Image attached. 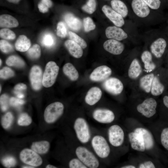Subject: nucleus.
<instances>
[{"instance_id":"f257e3e1","label":"nucleus","mask_w":168,"mask_h":168,"mask_svg":"<svg viewBox=\"0 0 168 168\" xmlns=\"http://www.w3.org/2000/svg\"><path fill=\"white\" fill-rule=\"evenodd\" d=\"M74 129L78 140L82 143H87L91 137L90 129L86 120L82 117L76 119L73 125Z\"/></svg>"},{"instance_id":"f03ea898","label":"nucleus","mask_w":168,"mask_h":168,"mask_svg":"<svg viewBox=\"0 0 168 168\" xmlns=\"http://www.w3.org/2000/svg\"><path fill=\"white\" fill-rule=\"evenodd\" d=\"M78 158L87 168H97L99 166V161L95 155L86 147L79 146L75 151Z\"/></svg>"},{"instance_id":"7ed1b4c3","label":"nucleus","mask_w":168,"mask_h":168,"mask_svg":"<svg viewBox=\"0 0 168 168\" xmlns=\"http://www.w3.org/2000/svg\"><path fill=\"white\" fill-rule=\"evenodd\" d=\"M64 110L63 104L60 102L50 104L44 111V118L45 122L48 124L54 123L62 115Z\"/></svg>"},{"instance_id":"20e7f679","label":"nucleus","mask_w":168,"mask_h":168,"mask_svg":"<svg viewBox=\"0 0 168 168\" xmlns=\"http://www.w3.org/2000/svg\"><path fill=\"white\" fill-rule=\"evenodd\" d=\"M92 147L96 155L100 158L108 157L110 152V146L105 138L100 135L93 137L91 140Z\"/></svg>"},{"instance_id":"39448f33","label":"nucleus","mask_w":168,"mask_h":168,"mask_svg":"<svg viewBox=\"0 0 168 168\" xmlns=\"http://www.w3.org/2000/svg\"><path fill=\"white\" fill-rule=\"evenodd\" d=\"M58 66L54 62H48L43 75V85L46 87L52 86L54 83L58 74Z\"/></svg>"},{"instance_id":"423d86ee","label":"nucleus","mask_w":168,"mask_h":168,"mask_svg":"<svg viewBox=\"0 0 168 168\" xmlns=\"http://www.w3.org/2000/svg\"><path fill=\"white\" fill-rule=\"evenodd\" d=\"M19 158L24 164L35 167L40 166L43 162L39 154L31 149L26 148L22 150L20 153Z\"/></svg>"},{"instance_id":"0eeeda50","label":"nucleus","mask_w":168,"mask_h":168,"mask_svg":"<svg viewBox=\"0 0 168 168\" xmlns=\"http://www.w3.org/2000/svg\"><path fill=\"white\" fill-rule=\"evenodd\" d=\"M108 140L110 143L113 146L118 147L123 143L124 134L122 128L119 125L111 126L108 130Z\"/></svg>"},{"instance_id":"6e6552de","label":"nucleus","mask_w":168,"mask_h":168,"mask_svg":"<svg viewBox=\"0 0 168 168\" xmlns=\"http://www.w3.org/2000/svg\"><path fill=\"white\" fill-rule=\"evenodd\" d=\"M157 103L156 100L152 98L146 99L141 103L138 105L137 109L138 112L145 117L150 118L156 112Z\"/></svg>"},{"instance_id":"1a4fd4ad","label":"nucleus","mask_w":168,"mask_h":168,"mask_svg":"<svg viewBox=\"0 0 168 168\" xmlns=\"http://www.w3.org/2000/svg\"><path fill=\"white\" fill-rule=\"evenodd\" d=\"M103 86L107 92L115 95L120 94L124 89V86L121 81L114 77L105 80L103 84Z\"/></svg>"},{"instance_id":"9d476101","label":"nucleus","mask_w":168,"mask_h":168,"mask_svg":"<svg viewBox=\"0 0 168 168\" xmlns=\"http://www.w3.org/2000/svg\"><path fill=\"white\" fill-rule=\"evenodd\" d=\"M92 117L96 121L102 124H109L114 120L115 116L111 110L105 109H98L92 113Z\"/></svg>"},{"instance_id":"9b49d317","label":"nucleus","mask_w":168,"mask_h":168,"mask_svg":"<svg viewBox=\"0 0 168 168\" xmlns=\"http://www.w3.org/2000/svg\"><path fill=\"white\" fill-rule=\"evenodd\" d=\"M42 71L38 66L35 65L31 68L30 79L32 88L35 90L40 89L43 85Z\"/></svg>"},{"instance_id":"f8f14e48","label":"nucleus","mask_w":168,"mask_h":168,"mask_svg":"<svg viewBox=\"0 0 168 168\" xmlns=\"http://www.w3.org/2000/svg\"><path fill=\"white\" fill-rule=\"evenodd\" d=\"M111 73V69L109 67L106 65L101 66L94 70L90 75V78L94 82H101L107 79Z\"/></svg>"},{"instance_id":"ddd939ff","label":"nucleus","mask_w":168,"mask_h":168,"mask_svg":"<svg viewBox=\"0 0 168 168\" xmlns=\"http://www.w3.org/2000/svg\"><path fill=\"white\" fill-rule=\"evenodd\" d=\"M102 11L106 16L117 27H121L124 24L123 17L107 5H104Z\"/></svg>"},{"instance_id":"4468645a","label":"nucleus","mask_w":168,"mask_h":168,"mask_svg":"<svg viewBox=\"0 0 168 168\" xmlns=\"http://www.w3.org/2000/svg\"><path fill=\"white\" fill-rule=\"evenodd\" d=\"M128 137L131 146L133 149L141 152L145 151L144 139L141 133L135 132H131L128 134Z\"/></svg>"},{"instance_id":"2eb2a0df","label":"nucleus","mask_w":168,"mask_h":168,"mask_svg":"<svg viewBox=\"0 0 168 168\" xmlns=\"http://www.w3.org/2000/svg\"><path fill=\"white\" fill-rule=\"evenodd\" d=\"M104 49L110 53L114 55L121 54L124 49V45L118 40L114 39L108 40L103 44Z\"/></svg>"},{"instance_id":"dca6fc26","label":"nucleus","mask_w":168,"mask_h":168,"mask_svg":"<svg viewBox=\"0 0 168 168\" xmlns=\"http://www.w3.org/2000/svg\"><path fill=\"white\" fill-rule=\"evenodd\" d=\"M131 5L133 12L140 17H145L150 13L148 6L143 0H133Z\"/></svg>"},{"instance_id":"f3484780","label":"nucleus","mask_w":168,"mask_h":168,"mask_svg":"<svg viewBox=\"0 0 168 168\" xmlns=\"http://www.w3.org/2000/svg\"><path fill=\"white\" fill-rule=\"evenodd\" d=\"M105 33L107 38L118 41L125 39L128 36L127 34L122 29L114 26L107 27Z\"/></svg>"},{"instance_id":"a211bd4d","label":"nucleus","mask_w":168,"mask_h":168,"mask_svg":"<svg viewBox=\"0 0 168 168\" xmlns=\"http://www.w3.org/2000/svg\"><path fill=\"white\" fill-rule=\"evenodd\" d=\"M166 46V43L165 39L159 38L155 40L150 46L152 53L155 57L159 58L163 54Z\"/></svg>"},{"instance_id":"6ab92c4d","label":"nucleus","mask_w":168,"mask_h":168,"mask_svg":"<svg viewBox=\"0 0 168 168\" xmlns=\"http://www.w3.org/2000/svg\"><path fill=\"white\" fill-rule=\"evenodd\" d=\"M102 92L97 87H93L88 91L85 97L86 103L90 105H93L96 103L101 99Z\"/></svg>"},{"instance_id":"aec40b11","label":"nucleus","mask_w":168,"mask_h":168,"mask_svg":"<svg viewBox=\"0 0 168 168\" xmlns=\"http://www.w3.org/2000/svg\"><path fill=\"white\" fill-rule=\"evenodd\" d=\"M64 45L69 52L73 57L79 58L82 55V48L77 43L71 40L65 41Z\"/></svg>"},{"instance_id":"412c9836","label":"nucleus","mask_w":168,"mask_h":168,"mask_svg":"<svg viewBox=\"0 0 168 168\" xmlns=\"http://www.w3.org/2000/svg\"><path fill=\"white\" fill-rule=\"evenodd\" d=\"M134 132L141 134L143 138L145 149L149 150L152 149L154 145V140L151 133L147 130L142 128H136Z\"/></svg>"},{"instance_id":"4be33fe9","label":"nucleus","mask_w":168,"mask_h":168,"mask_svg":"<svg viewBox=\"0 0 168 168\" xmlns=\"http://www.w3.org/2000/svg\"><path fill=\"white\" fill-rule=\"evenodd\" d=\"M50 146V143L49 141L41 140L33 142L30 148L39 154H44L49 152Z\"/></svg>"},{"instance_id":"5701e85b","label":"nucleus","mask_w":168,"mask_h":168,"mask_svg":"<svg viewBox=\"0 0 168 168\" xmlns=\"http://www.w3.org/2000/svg\"><path fill=\"white\" fill-rule=\"evenodd\" d=\"M64 18L68 26L72 30L78 31L81 29L82 26L81 21L72 14L70 13L66 14Z\"/></svg>"},{"instance_id":"b1692460","label":"nucleus","mask_w":168,"mask_h":168,"mask_svg":"<svg viewBox=\"0 0 168 168\" xmlns=\"http://www.w3.org/2000/svg\"><path fill=\"white\" fill-rule=\"evenodd\" d=\"M19 23L17 19L9 15L4 14L0 16L1 27L13 28L17 27Z\"/></svg>"},{"instance_id":"393cba45","label":"nucleus","mask_w":168,"mask_h":168,"mask_svg":"<svg viewBox=\"0 0 168 168\" xmlns=\"http://www.w3.org/2000/svg\"><path fill=\"white\" fill-rule=\"evenodd\" d=\"M142 72V68L138 60L136 58L134 59L131 62L128 68V77L131 79H136L140 76Z\"/></svg>"},{"instance_id":"a878e982","label":"nucleus","mask_w":168,"mask_h":168,"mask_svg":"<svg viewBox=\"0 0 168 168\" xmlns=\"http://www.w3.org/2000/svg\"><path fill=\"white\" fill-rule=\"evenodd\" d=\"M30 40L24 35H20L15 44L16 49L21 52L27 51L30 49Z\"/></svg>"},{"instance_id":"bb28decb","label":"nucleus","mask_w":168,"mask_h":168,"mask_svg":"<svg viewBox=\"0 0 168 168\" xmlns=\"http://www.w3.org/2000/svg\"><path fill=\"white\" fill-rule=\"evenodd\" d=\"M110 3L112 9L123 18L127 16L128 10L123 2L120 0H112Z\"/></svg>"},{"instance_id":"cd10ccee","label":"nucleus","mask_w":168,"mask_h":168,"mask_svg":"<svg viewBox=\"0 0 168 168\" xmlns=\"http://www.w3.org/2000/svg\"><path fill=\"white\" fill-rule=\"evenodd\" d=\"M141 58L147 71L150 72L155 69L156 66L152 61V55L150 52L147 50L144 51L141 55Z\"/></svg>"},{"instance_id":"c85d7f7f","label":"nucleus","mask_w":168,"mask_h":168,"mask_svg":"<svg viewBox=\"0 0 168 168\" xmlns=\"http://www.w3.org/2000/svg\"><path fill=\"white\" fill-rule=\"evenodd\" d=\"M63 71L65 75L71 81H76L78 78V72L71 63L65 64L63 67Z\"/></svg>"},{"instance_id":"c756f323","label":"nucleus","mask_w":168,"mask_h":168,"mask_svg":"<svg viewBox=\"0 0 168 168\" xmlns=\"http://www.w3.org/2000/svg\"><path fill=\"white\" fill-rule=\"evenodd\" d=\"M153 73L146 75L142 77L140 79L139 85L140 87L147 93L150 92L153 80L154 77Z\"/></svg>"},{"instance_id":"7c9ffc66","label":"nucleus","mask_w":168,"mask_h":168,"mask_svg":"<svg viewBox=\"0 0 168 168\" xmlns=\"http://www.w3.org/2000/svg\"><path fill=\"white\" fill-rule=\"evenodd\" d=\"M165 87L158 78L155 76L152 81L150 92L154 96H158L162 93Z\"/></svg>"},{"instance_id":"2f4dec72","label":"nucleus","mask_w":168,"mask_h":168,"mask_svg":"<svg viewBox=\"0 0 168 168\" xmlns=\"http://www.w3.org/2000/svg\"><path fill=\"white\" fill-rule=\"evenodd\" d=\"M6 64L9 66L21 68L25 66L24 61L20 57L16 55L9 56L6 61Z\"/></svg>"},{"instance_id":"473e14b6","label":"nucleus","mask_w":168,"mask_h":168,"mask_svg":"<svg viewBox=\"0 0 168 168\" xmlns=\"http://www.w3.org/2000/svg\"><path fill=\"white\" fill-rule=\"evenodd\" d=\"M14 119L13 114L11 112H7L2 118L1 124L2 127L5 129L9 128L12 124Z\"/></svg>"},{"instance_id":"72a5a7b5","label":"nucleus","mask_w":168,"mask_h":168,"mask_svg":"<svg viewBox=\"0 0 168 168\" xmlns=\"http://www.w3.org/2000/svg\"><path fill=\"white\" fill-rule=\"evenodd\" d=\"M32 122V119L31 117L26 113L21 114L19 115L17 120L18 124L22 126H29Z\"/></svg>"},{"instance_id":"f704fd0d","label":"nucleus","mask_w":168,"mask_h":168,"mask_svg":"<svg viewBox=\"0 0 168 168\" xmlns=\"http://www.w3.org/2000/svg\"><path fill=\"white\" fill-rule=\"evenodd\" d=\"M27 54L32 59L38 58L41 55L40 46L38 44H35L27 50Z\"/></svg>"},{"instance_id":"c9c22d12","label":"nucleus","mask_w":168,"mask_h":168,"mask_svg":"<svg viewBox=\"0 0 168 168\" xmlns=\"http://www.w3.org/2000/svg\"><path fill=\"white\" fill-rule=\"evenodd\" d=\"M69 37L72 40L78 44L82 48L85 49L87 46L85 40L75 33L72 32H68Z\"/></svg>"},{"instance_id":"e433bc0d","label":"nucleus","mask_w":168,"mask_h":168,"mask_svg":"<svg viewBox=\"0 0 168 168\" xmlns=\"http://www.w3.org/2000/svg\"><path fill=\"white\" fill-rule=\"evenodd\" d=\"M53 2L51 0H41L38 5L40 12L42 13L47 12L49 8L52 7Z\"/></svg>"},{"instance_id":"4c0bfd02","label":"nucleus","mask_w":168,"mask_h":168,"mask_svg":"<svg viewBox=\"0 0 168 168\" xmlns=\"http://www.w3.org/2000/svg\"><path fill=\"white\" fill-rule=\"evenodd\" d=\"M96 0H88L86 3L82 7V9L86 12L92 14L96 9Z\"/></svg>"},{"instance_id":"58836bf2","label":"nucleus","mask_w":168,"mask_h":168,"mask_svg":"<svg viewBox=\"0 0 168 168\" xmlns=\"http://www.w3.org/2000/svg\"><path fill=\"white\" fill-rule=\"evenodd\" d=\"M0 36L1 38L5 39L13 40L15 38L16 35L12 30L7 28H4L0 30Z\"/></svg>"},{"instance_id":"ea45409f","label":"nucleus","mask_w":168,"mask_h":168,"mask_svg":"<svg viewBox=\"0 0 168 168\" xmlns=\"http://www.w3.org/2000/svg\"><path fill=\"white\" fill-rule=\"evenodd\" d=\"M3 166L7 168H11L15 166L16 164V161L14 157L12 156H7L3 157L1 161Z\"/></svg>"},{"instance_id":"a19ab883","label":"nucleus","mask_w":168,"mask_h":168,"mask_svg":"<svg viewBox=\"0 0 168 168\" xmlns=\"http://www.w3.org/2000/svg\"><path fill=\"white\" fill-rule=\"evenodd\" d=\"M41 43L45 47H51L54 44V40L53 36L49 33L45 34L42 38Z\"/></svg>"},{"instance_id":"79ce46f5","label":"nucleus","mask_w":168,"mask_h":168,"mask_svg":"<svg viewBox=\"0 0 168 168\" xmlns=\"http://www.w3.org/2000/svg\"><path fill=\"white\" fill-rule=\"evenodd\" d=\"M84 30L85 32H88L94 30L96 28V25L92 19L87 17L84 18L83 20Z\"/></svg>"},{"instance_id":"37998d69","label":"nucleus","mask_w":168,"mask_h":168,"mask_svg":"<svg viewBox=\"0 0 168 168\" xmlns=\"http://www.w3.org/2000/svg\"><path fill=\"white\" fill-rule=\"evenodd\" d=\"M56 34L58 37H65L67 34V31L64 23L62 21L59 22L57 27Z\"/></svg>"},{"instance_id":"c03bdc74","label":"nucleus","mask_w":168,"mask_h":168,"mask_svg":"<svg viewBox=\"0 0 168 168\" xmlns=\"http://www.w3.org/2000/svg\"><path fill=\"white\" fill-rule=\"evenodd\" d=\"M0 48L2 52L5 53H8L12 52L13 48L8 41L4 40H0Z\"/></svg>"},{"instance_id":"a18cd8bd","label":"nucleus","mask_w":168,"mask_h":168,"mask_svg":"<svg viewBox=\"0 0 168 168\" xmlns=\"http://www.w3.org/2000/svg\"><path fill=\"white\" fill-rule=\"evenodd\" d=\"M14 75V71L10 68L7 67H4L0 70V78L7 79L13 76Z\"/></svg>"},{"instance_id":"49530a36","label":"nucleus","mask_w":168,"mask_h":168,"mask_svg":"<svg viewBox=\"0 0 168 168\" xmlns=\"http://www.w3.org/2000/svg\"><path fill=\"white\" fill-rule=\"evenodd\" d=\"M70 168H87V167L78 158L71 159L68 163Z\"/></svg>"},{"instance_id":"de8ad7c7","label":"nucleus","mask_w":168,"mask_h":168,"mask_svg":"<svg viewBox=\"0 0 168 168\" xmlns=\"http://www.w3.org/2000/svg\"><path fill=\"white\" fill-rule=\"evenodd\" d=\"M161 140L162 145L168 150V128L162 130L161 135Z\"/></svg>"},{"instance_id":"09e8293b","label":"nucleus","mask_w":168,"mask_h":168,"mask_svg":"<svg viewBox=\"0 0 168 168\" xmlns=\"http://www.w3.org/2000/svg\"><path fill=\"white\" fill-rule=\"evenodd\" d=\"M9 99L8 96L5 94L2 95L0 98V106L3 111H6L8 108Z\"/></svg>"},{"instance_id":"8fccbe9b","label":"nucleus","mask_w":168,"mask_h":168,"mask_svg":"<svg viewBox=\"0 0 168 168\" xmlns=\"http://www.w3.org/2000/svg\"><path fill=\"white\" fill-rule=\"evenodd\" d=\"M147 5L153 9H158L160 6L161 1L160 0H143Z\"/></svg>"},{"instance_id":"3c124183","label":"nucleus","mask_w":168,"mask_h":168,"mask_svg":"<svg viewBox=\"0 0 168 168\" xmlns=\"http://www.w3.org/2000/svg\"><path fill=\"white\" fill-rule=\"evenodd\" d=\"M24 103V101L21 99H18L14 97H11L9 100L10 104L14 107H17L22 105Z\"/></svg>"},{"instance_id":"603ef678","label":"nucleus","mask_w":168,"mask_h":168,"mask_svg":"<svg viewBox=\"0 0 168 168\" xmlns=\"http://www.w3.org/2000/svg\"><path fill=\"white\" fill-rule=\"evenodd\" d=\"M138 167L139 168H155V166L152 162L148 161L141 164Z\"/></svg>"},{"instance_id":"864d4df0","label":"nucleus","mask_w":168,"mask_h":168,"mask_svg":"<svg viewBox=\"0 0 168 168\" xmlns=\"http://www.w3.org/2000/svg\"><path fill=\"white\" fill-rule=\"evenodd\" d=\"M26 86L24 84L21 83L16 85L14 87L15 91H18L25 90L26 88Z\"/></svg>"},{"instance_id":"5fc2aeb1","label":"nucleus","mask_w":168,"mask_h":168,"mask_svg":"<svg viewBox=\"0 0 168 168\" xmlns=\"http://www.w3.org/2000/svg\"><path fill=\"white\" fill-rule=\"evenodd\" d=\"M163 102L165 105L168 108V96H165L163 98Z\"/></svg>"},{"instance_id":"6e6d98bb","label":"nucleus","mask_w":168,"mask_h":168,"mask_svg":"<svg viewBox=\"0 0 168 168\" xmlns=\"http://www.w3.org/2000/svg\"><path fill=\"white\" fill-rule=\"evenodd\" d=\"M14 93L16 95L17 97L19 99H22L24 97V94L20 92H15Z\"/></svg>"},{"instance_id":"4d7b16f0","label":"nucleus","mask_w":168,"mask_h":168,"mask_svg":"<svg viewBox=\"0 0 168 168\" xmlns=\"http://www.w3.org/2000/svg\"><path fill=\"white\" fill-rule=\"evenodd\" d=\"M8 2L13 3H18L21 0H6Z\"/></svg>"},{"instance_id":"13d9d810","label":"nucleus","mask_w":168,"mask_h":168,"mask_svg":"<svg viewBox=\"0 0 168 168\" xmlns=\"http://www.w3.org/2000/svg\"><path fill=\"white\" fill-rule=\"evenodd\" d=\"M122 168H135V166L131 165H126L121 167Z\"/></svg>"},{"instance_id":"bf43d9fd","label":"nucleus","mask_w":168,"mask_h":168,"mask_svg":"<svg viewBox=\"0 0 168 168\" xmlns=\"http://www.w3.org/2000/svg\"><path fill=\"white\" fill-rule=\"evenodd\" d=\"M45 168H57L56 166H54L53 165L48 164L46 166Z\"/></svg>"},{"instance_id":"052dcab7","label":"nucleus","mask_w":168,"mask_h":168,"mask_svg":"<svg viewBox=\"0 0 168 168\" xmlns=\"http://www.w3.org/2000/svg\"><path fill=\"white\" fill-rule=\"evenodd\" d=\"M22 168H35V167H33V166H30V165H24V166H21Z\"/></svg>"},{"instance_id":"680f3d73","label":"nucleus","mask_w":168,"mask_h":168,"mask_svg":"<svg viewBox=\"0 0 168 168\" xmlns=\"http://www.w3.org/2000/svg\"><path fill=\"white\" fill-rule=\"evenodd\" d=\"M0 65H1V64H2V60H1V59H0Z\"/></svg>"},{"instance_id":"e2e57ef3","label":"nucleus","mask_w":168,"mask_h":168,"mask_svg":"<svg viewBox=\"0 0 168 168\" xmlns=\"http://www.w3.org/2000/svg\"><path fill=\"white\" fill-rule=\"evenodd\" d=\"M1 91V86H0V91Z\"/></svg>"}]
</instances>
